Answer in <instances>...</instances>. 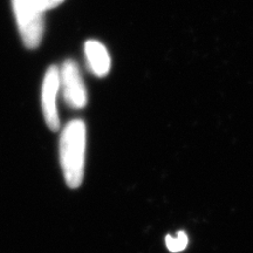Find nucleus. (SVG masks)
<instances>
[{"mask_svg":"<svg viewBox=\"0 0 253 253\" xmlns=\"http://www.w3.org/2000/svg\"><path fill=\"white\" fill-rule=\"evenodd\" d=\"M86 149V123L79 119L72 120L62 129L59 142L60 167L69 189L80 188L84 181Z\"/></svg>","mask_w":253,"mask_h":253,"instance_id":"f257e3e1","label":"nucleus"},{"mask_svg":"<svg viewBox=\"0 0 253 253\" xmlns=\"http://www.w3.org/2000/svg\"><path fill=\"white\" fill-rule=\"evenodd\" d=\"M65 1V0H40L41 5H42V7L45 8V11H49V9H53L55 7H58L62 4V2Z\"/></svg>","mask_w":253,"mask_h":253,"instance_id":"0eeeda50","label":"nucleus"},{"mask_svg":"<svg viewBox=\"0 0 253 253\" xmlns=\"http://www.w3.org/2000/svg\"><path fill=\"white\" fill-rule=\"evenodd\" d=\"M19 32L24 45L30 49L39 47L45 31V8L40 0H12Z\"/></svg>","mask_w":253,"mask_h":253,"instance_id":"f03ea898","label":"nucleus"},{"mask_svg":"<svg viewBox=\"0 0 253 253\" xmlns=\"http://www.w3.org/2000/svg\"><path fill=\"white\" fill-rule=\"evenodd\" d=\"M84 53L90 71L97 77H106L110 71V56L106 47L96 40H88Z\"/></svg>","mask_w":253,"mask_h":253,"instance_id":"39448f33","label":"nucleus"},{"mask_svg":"<svg viewBox=\"0 0 253 253\" xmlns=\"http://www.w3.org/2000/svg\"><path fill=\"white\" fill-rule=\"evenodd\" d=\"M60 90L63 100L73 109H82L87 104V90L78 63L73 60L63 62L60 69Z\"/></svg>","mask_w":253,"mask_h":253,"instance_id":"7ed1b4c3","label":"nucleus"},{"mask_svg":"<svg viewBox=\"0 0 253 253\" xmlns=\"http://www.w3.org/2000/svg\"><path fill=\"white\" fill-rule=\"evenodd\" d=\"M60 91V69L50 66L43 78L41 88V108L46 125L52 131H59L60 118L58 112V95Z\"/></svg>","mask_w":253,"mask_h":253,"instance_id":"20e7f679","label":"nucleus"},{"mask_svg":"<svg viewBox=\"0 0 253 253\" xmlns=\"http://www.w3.org/2000/svg\"><path fill=\"white\" fill-rule=\"evenodd\" d=\"M188 243H189L188 235H186L185 232H183V231H179L175 238L170 235H168L166 237V245L168 250L171 252L183 251V250H185L186 246H188Z\"/></svg>","mask_w":253,"mask_h":253,"instance_id":"423d86ee","label":"nucleus"}]
</instances>
